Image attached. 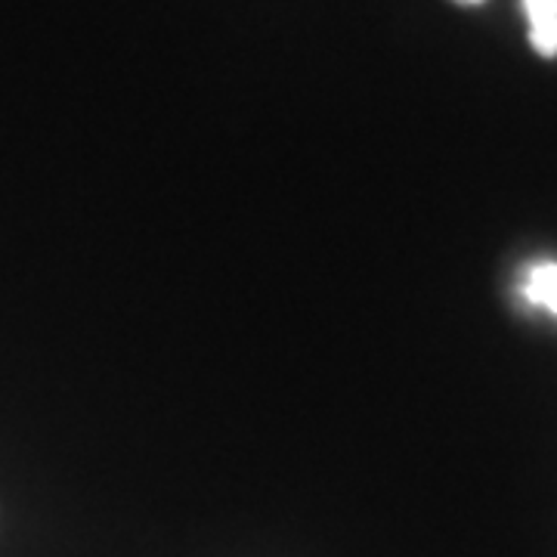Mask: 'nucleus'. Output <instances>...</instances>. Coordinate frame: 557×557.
<instances>
[{
  "label": "nucleus",
  "instance_id": "f257e3e1",
  "mask_svg": "<svg viewBox=\"0 0 557 557\" xmlns=\"http://www.w3.org/2000/svg\"><path fill=\"white\" fill-rule=\"evenodd\" d=\"M530 25V47L542 60L557 57V0H520Z\"/></svg>",
  "mask_w": 557,
  "mask_h": 557
},
{
  "label": "nucleus",
  "instance_id": "f03ea898",
  "mask_svg": "<svg viewBox=\"0 0 557 557\" xmlns=\"http://www.w3.org/2000/svg\"><path fill=\"white\" fill-rule=\"evenodd\" d=\"M523 298L536 307H545L548 313L557 317V260H539L527 270L523 285H520Z\"/></svg>",
  "mask_w": 557,
  "mask_h": 557
},
{
  "label": "nucleus",
  "instance_id": "7ed1b4c3",
  "mask_svg": "<svg viewBox=\"0 0 557 557\" xmlns=\"http://www.w3.org/2000/svg\"><path fill=\"white\" fill-rule=\"evenodd\" d=\"M458 7H480V3H486V0H453Z\"/></svg>",
  "mask_w": 557,
  "mask_h": 557
}]
</instances>
